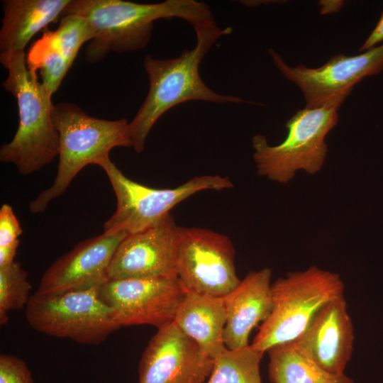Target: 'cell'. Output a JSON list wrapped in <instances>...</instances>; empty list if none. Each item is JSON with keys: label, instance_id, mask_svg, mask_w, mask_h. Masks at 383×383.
<instances>
[{"label": "cell", "instance_id": "6da1fadb", "mask_svg": "<svg viewBox=\"0 0 383 383\" xmlns=\"http://www.w3.org/2000/svg\"><path fill=\"white\" fill-rule=\"evenodd\" d=\"M196 43L174 58L158 59L148 55L143 62L149 79V90L133 119L129 122L128 135L138 153L143 151L148 134L157 120L177 105L189 101L218 104L248 102L243 99L216 93L201 79L199 65L214 43L232 32L230 27L219 28L214 21L195 26Z\"/></svg>", "mask_w": 383, "mask_h": 383}, {"label": "cell", "instance_id": "7a4b0ae2", "mask_svg": "<svg viewBox=\"0 0 383 383\" xmlns=\"http://www.w3.org/2000/svg\"><path fill=\"white\" fill-rule=\"evenodd\" d=\"M68 14L81 15L89 21L92 38L85 50L84 59L89 63L102 60L111 52L123 53L145 48L156 20L179 18L192 27L215 21L209 6L195 0H167L154 4L70 0L61 17Z\"/></svg>", "mask_w": 383, "mask_h": 383}, {"label": "cell", "instance_id": "3957f363", "mask_svg": "<svg viewBox=\"0 0 383 383\" xmlns=\"http://www.w3.org/2000/svg\"><path fill=\"white\" fill-rule=\"evenodd\" d=\"M0 62L8 71L2 86L16 98L19 118L13 138L1 146L0 161L13 164L20 174L28 175L58 156L52 94L28 69L24 51L0 53Z\"/></svg>", "mask_w": 383, "mask_h": 383}, {"label": "cell", "instance_id": "277c9868", "mask_svg": "<svg viewBox=\"0 0 383 383\" xmlns=\"http://www.w3.org/2000/svg\"><path fill=\"white\" fill-rule=\"evenodd\" d=\"M52 118L59 135V162L52 184L30 201L33 213L43 212L48 204L62 195L86 166L109 157L116 147H132L126 118L109 121L87 114L73 103L54 106Z\"/></svg>", "mask_w": 383, "mask_h": 383}, {"label": "cell", "instance_id": "5b68a950", "mask_svg": "<svg viewBox=\"0 0 383 383\" xmlns=\"http://www.w3.org/2000/svg\"><path fill=\"white\" fill-rule=\"evenodd\" d=\"M344 289L338 273L315 265L278 278L271 285L272 311L251 345L265 353L272 346L294 340L324 305L344 294Z\"/></svg>", "mask_w": 383, "mask_h": 383}, {"label": "cell", "instance_id": "8992f818", "mask_svg": "<svg viewBox=\"0 0 383 383\" xmlns=\"http://www.w3.org/2000/svg\"><path fill=\"white\" fill-rule=\"evenodd\" d=\"M340 105L334 102L297 111L286 123L287 137L277 145H270L263 135H255L252 143L257 174L287 184L298 170L318 172L328 152L325 138L338 123Z\"/></svg>", "mask_w": 383, "mask_h": 383}, {"label": "cell", "instance_id": "52a82bcc", "mask_svg": "<svg viewBox=\"0 0 383 383\" xmlns=\"http://www.w3.org/2000/svg\"><path fill=\"white\" fill-rule=\"evenodd\" d=\"M106 174L116 198V209L104 225V233H134L144 230L170 213L177 204L193 194L221 191L233 187L227 177L201 175L171 189H155L127 177L109 157L95 162Z\"/></svg>", "mask_w": 383, "mask_h": 383}, {"label": "cell", "instance_id": "ba28073f", "mask_svg": "<svg viewBox=\"0 0 383 383\" xmlns=\"http://www.w3.org/2000/svg\"><path fill=\"white\" fill-rule=\"evenodd\" d=\"M26 318L34 330L79 343L99 345L120 326L99 287L31 295Z\"/></svg>", "mask_w": 383, "mask_h": 383}, {"label": "cell", "instance_id": "9c48e42d", "mask_svg": "<svg viewBox=\"0 0 383 383\" xmlns=\"http://www.w3.org/2000/svg\"><path fill=\"white\" fill-rule=\"evenodd\" d=\"M235 250L225 235L210 229L179 226L177 278L186 292L223 297L240 283Z\"/></svg>", "mask_w": 383, "mask_h": 383}, {"label": "cell", "instance_id": "30bf717a", "mask_svg": "<svg viewBox=\"0 0 383 383\" xmlns=\"http://www.w3.org/2000/svg\"><path fill=\"white\" fill-rule=\"evenodd\" d=\"M269 52L282 75L302 91L307 108L342 104L356 84L383 70V43L357 55H334L317 68L291 67L273 49Z\"/></svg>", "mask_w": 383, "mask_h": 383}, {"label": "cell", "instance_id": "8fae6325", "mask_svg": "<svg viewBox=\"0 0 383 383\" xmlns=\"http://www.w3.org/2000/svg\"><path fill=\"white\" fill-rule=\"evenodd\" d=\"M118 325H151L158 328L174 322L186 291L175 278L111 279L99 287Z\"/></svg>", "mask_w": 383, "mask_h": 383}, {"label": "cell", "instance_id": "7c38bea8", "mask_svg": "<svg viewBox=\"0 0 383 383\" xmlns=\"http://www.w3.org/2000/svg\"><path fill=\"white\" fill-rule=\"evenodd\" d=\"M214 359L174 322L157 329L140 360L138 383H206Z\"/></svg>", "mask_w": 383, "mask_h": 383}, {"label": "cell", "instance_id": "4fadbf2b", "mask_svg": "<svg viewBox=\"0 0 383 383\" xmlns=\"http://www.w3.org/2000/svg\"><path fill=\"white\" fill-rule=\"evenodd\" d=\"M179 226L169 213L152 226L128 234L109 268L111 279L175 278Z\"/></svg>", "mask_w": 383, "mask_h": 383}, {"label": "cell", "instance_id": "5bb4252c", "mask_svg": "<svg viewBox=\"0 0 383 383\" xmlns=\"http://www.w3.org/2000/svg\"><path fill=\"white\" fill-rule=\"evenodd\" d=\"M127 235L103 233L79 243L46 270L35 292L54 294L101 287L109 280L110 264Z\"/></svg>", "mask_w": 383, "mask_h": 383}, {"label": "cell", "instance_id": "9a60e30c", "mask_svg": "<svg viewBox=\"0 0 383 383\" xmlns=\"http://www.w3.org/2000/svg\"><path fill=\"white\" fill-rule=\"evenodd\" d=\"M355 334L344 294L324 305L294 345L328 372L343 374L353 352Z\"/></svg>", "mask_w": 383, "mask_h": 383}, {"label": "cell", "instance_id": "2e32d148", "mask_svg": "<svg viewBox=\"0 0 383 383\" xmlns=\"http://www.w3.org/2000/svg\"><path fill=\"white\" fill-rule=\"evenodd\" d=\"M272 270L250 271L238 285L223 296L226 312L223 341L228 349L248 346L252 328L264 321L272 309Z\"/></svg>", "mask_w": 383, "mask_h": 383}, {"label": "cell", "instance_id": "e0dca14e", "mask_svg": "<svg viewBox=\"0 0 383 383\" xmlns=\"http://www.w3.org/2000/svg\"><path fill=\"white\" fill-rule=\"evenodd\" d=\"M174 322L213 359L227 348L223 341L226 312L223 297L186 292Z\"/></svg>", "mask_w": 383, "mask_h": 383}, {"label": "cell", "instance_id": "ac0fdd59", "mask_svg": "<svg viewBox=\"0 0 383 383\" xmlns=\"http://www.w3.org/2000/svg\"><path fill=\"white\" fill-rule=\"evenodd\" d=\"M70 0H3L0 53L24 51L30 40L55 21Z\"/></svg>", "mask_w": 383, "mask_h": 383}, {"label": "cell", "instance_id": "d6986e66", "mask_svg": "<svg viewBox=\"0 0 383 383\" xmlns=\"http://www.w3.org/2000/svg\"><path fill=\"white\" fill-rule=\"evenodd\" d=\"M267 353L269 379L272 383H355L345 374H334L321 368L292 341L272 346Z\"/></svg>", "mask_w": 383, "mask_h": 383}, {"label": "cell", "instance_id": "ffe728a7", "mask_svg": "<svg viewBox=\"0 0 383 383\" xmlns=\"http://www.w3.org/2000/svg\"><path fill=\"white\" fill-rule=\"evenodd\" d=\"M264 353L251 345L226 348L214 359L206 383H262L260 365Z\"/></svg>", "mask_w": 383, "mask_h": 383}, {"label": "cell", "instance_id": "44dd1931", "mask_svg": "<svg viewBox=\"0 0 383 383\" xmlns=\"http://www.w3.org/2000/svg\"><path fill=\"white\" fill-rule=\"evenodd\" d=\"M26 61L30 70H40L42 84L52 95L71 67L52 30H46L33 43L26 55Z\"/></svg>", "mask_w": 383, "mask_h": 383}, {"label": "cell", "instance_id": "7402d4cb", "mask_svg": "<svg viewBox=\"0 0 383 383\" xmlns=\"http://www.w3.org/2000/svg\"><path fill=\"white\" fill-rule=\"evenodd\" d=\"M31 285L27 272L17 262L0 267V324L9 321L8 313L12 310L26 307L31 296Z\"/></svg>", "mask_w": 383, "mask_h": 383}, {"label": "cell", "instance_id": "603a6c76", "mask_svg": "<svg viewBox=\"0 0 383 383\" xmlns=\"http://www.w3.org/2000/svg\"><path fill=\"white\" fill-rule=\"evenodd\" d=\"M57 28L52 30L55 38L65 57L72 67L82 45L92 38L87 19L78 14H68L60 19Z\"/></svg>", "mask_w": 383, "mask_h": 383}, {"label": "cell", "instance_id": "cb8c5ba5", "mask_svg": "<svg viewBox=\"0 0 383 383\" xmlns=\"http://www.w3.org/2000/svg\"><path fill=\"white\" fill-rule=\"evenodd\" d=\"M0 383H34L32 373L26 363L12 355H0Z\"/></svg>", "mask_w": 383, "mask_h": 383}, {"label": "cell", "instance_id": "d4e9b609", "mask_svg": "<svg viewBox=\"0 0 383 383\" xmlns=\"http://www.w3.org/2000/svg\"><path fill=\"white\" fill-rule=\"evenodd\" d=\"M22 233L20 223L12 207L4 204L0 209V248L18 247Z\"/></svg>", "mask_w": 383, "mask_h": 383}, {"label": "cell", "instance_id": "484cf974", "mask_svg": "<svg viewBox=\"0 0 383 383\" xmlns=\"http://www.w3.org/2000/svg\"><path fill=\"white\" fill-rule=\"evenodd\" d=\"M383 41V12L376 25L374 30L372 31L369 37L365 41L362 46L360 48V51H366L372 48L378 43Z\"/></svg>", "mask_w": 383, "mask_h": 383}, {"label": "cell", "instance_id": "4316f807", "mask_svg": "<svg viewBox=\"0 0 383 383\" xmlns=\"http://www.w3.org/2000/svg\"><path fill=\"white\" fill-rule=\"evenodd\" d=\"M18 247L0 248V267L10 265L14 262Z\"/></svg>", "mask_w": 383, "mask_h": 383}]
</instances>
